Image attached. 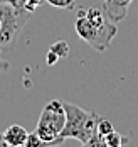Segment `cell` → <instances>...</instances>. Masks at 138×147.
<instances>
[{"instance_id":"obj_13","label":"cell","mask_w":138,"mask_h":147,"mask_svg":"<svg viewBox=\"0 0 138 147\" xmlns=\"http://www.w3.org/2000/svg\"><path fill=\"white\" fill-rule=\"evenodd\" d=\"M57 54H56V53H52V51H51V49H49V53H47V64H49V66H52V64H54V63H57Z\"/></svg>"},{"instance_id":"obj_7","label":"cell","mask_w":138,"mask_h":147,"mask_svg":"<svg viewBox=\"0 0 138 147\" xmlns=\"http://www.w3.org/2000/svg\"><path fill=\"white\" fill-rule=\"evenodd\" d=\"M125 142H128L126 137H123L121 134L118 132H109L108 135H105V147H120L123 146Z\"/></svg>"},{"instance_id":"obj_11","label":"cell","mask_w":138,"mask_h":147,"mask_svg":"<svg viewBox=\"0 0 138 147\" xmlns=\"http://www.w3.org/2000/svg\"><path fill=\"white\" fill-rule=\"evenodd\" d=\"M37 146H41V147H47V144L37 135L35 132H32L27 135V140H25V147H37Z\"/></svg>"},{"instance_id":"obj_16","label":"cell","mask_w":138,"mask_h":147,"mask_svg":"<svg viewBox=\"0 0 138 147\" xmlns=\"http://www.w3.org/2000/svg\"><path fill=\"white\" fill-rule=\"evenodd\" d=\"M0 53H3V49H2V46H0Z\"/></svg>"},{"instance_id":"obj_1","label":"cell","mask_w":138,"mask_h":147,"mask_svg":"<svg viewBox=\"0 0 138 147\" xmlns=\"http://www.w3.org/2000/svg\"><path fill=\"white\" fill-rule=\"evenodd\" d=\"M74 29L77 36L93 49H96L98 53H105L118 32V26L106 17L103 7H88L79 10Z\"/></svg>"},{"instance_id":"obj_9","label":"cell","mask_w":138,"mask_h":147,"mask_svg":"<svg viewBox=\"0 0 138 147\" xmlns=\"http://www.w3.org/2000/svg\"><path fill=\"white\" fill-rule=\"evenodd\" d=\"M96 130H98V134L99 135H108L109 132H113L115 129H113V125H111V122L109 120H106V118H101L99 117V120H98V125H96Z\"/></svg>"},{"instance_id":"obj_2","label":"cell","mask_w":138,"mask_h":147,"mask_svg":"<svg viewBox=\"0 0 138 147\" xmlns=\"http://www.w3.org/2000/svg\"><path fill=\"white\" fill-rule=\"evenodd\" d=\"M66 110V123L62 129V139H76L83 146H88L89 139L96 132L99 115L77 107L76 103L62 102Z\"/></svg>"},{"instance_id":"obj_17","label":"cell","mask_w":138,"mask_h":147,"mask_svg":"<svg viewBox=\"0 0 138 147\" xmlns=\"http://www.w3.org/2000/svg\"><path fill=\"white\" fill-rule=\"evenodd\" d=\"M137 2H138V0H137Z\"/></svg>"},{"instance_id":"obj_6","label":"cell","mask_w":138,"mask_h":147,"mask_svg":"<svg viewBox=\"0 0 138 147\" xmlns=\"http://www.w3.org/2000/svg\"><path fill=\"white\" fill-rule=\"evenodd\" d=\"M0 135H2L3 146H7V147H25V140H27L29 132H27L22 125H10L7 130H3Z\"/></svg>"},{"instance_id":"obj_4","label":"cell","mask_w":138,"mask_h":147,"mask_svg":"<svg viewBox=\"0 0 138 147\" xmlns=\"http://www.w3.org/2000/svg\"><path fill=\"white\" fill-rule=\"evenodd\" d=\"M64 123H66V110H64L62 100H52L42 108L34 132L46 142L47 147L59 146L64 142V139L61 137Z\"/></svg>"},{"instance_id":"obj_12","label":"cell","mask_w":138,"mask_h":147,"mask_svg":"<svg viewBox=\"0 0 138 147\" xmlns=\"http://www.w3.org/2000/svg\"><path fill=\"white\" fill-rule=\"evenodd\" d=\"M46 2L57 9H73L76 3V0H46Z\"/></svg>"},{"instance_id":"obj_5","label":"cell","mask_w":138,"mask_h":147,"mask_svg":"<svg viewBox=\"0 0 138 147\" xmlns=\"http://www.w3.org/2000/svg\"><path fill=\"white\" fill-rule=\"evenodd\" d=\"M133 0H105L103 2V10L109 20H113L115 24L121 22L128 14V9L131 5Z\"/></svg>"},{"instance_id":"obj_14","label":"cell","mask_w":138,"mask_h":147,"mask_svg":"<svg viewBox=\"0 0 138 147\" xmlns=\"http://www.w3.org/2000/svg\"><path fill=\"white\" fill-rule=\"evenodd\" d=\"M9 66H10V64H9V63H7L5 59L0 58V73H5V71L9 69Z\"/></svg>"},{"instance_id":"obj_10","label":"cell","mask_w":138,"mask_h":147,"mask_svg":"<svg viewBox=\"0 0 138 147\" xmlns=\"http://www.w3.org/2000/svg\"><path fill=\"white\" fill-rule=\"evenodd\" d=\"M41 2H42V0H17L14 5L22 7V9L29 10V12H34V10H37V7L41 5Z\"/></svg>"},{"instance_id":"obj_15","label":"cell","mask_w":138,"mask_h":147,"mask_svg":"<svg viewBox=\"0 0 138 147\" xmlns=\"http://www.w3.org/2000/svg\"><path fill=\"white\" fill-rule=\"evenodd\" d=\"M0 2H7V3H15L17 0H0Z\"/></svg>"},{"instance_id":"obj_3","label":"cell","mask_w":138,"mask_h":147,"mask_svg":"<svg viewBox=\"0 0 138 147\" xmlns=\"http://www.w3.org/2000/svg\"><path fill=\"white\" fill-rule=\"evenodd\" d=\"M32 12L14 3L0 2V46L3 51H12L24 26L29 22Z\"/></svg>"},{"instance_id":"obj_8","label":"cell","mask_w":138,"mask_h":147,"mask_svg":"<svg viewBox=\"0 0 138 147\" xmlns=\"http://www.w3.org/2000/svg\"><path fill=\"white\" fill-rule=\"evenodd\" d=\"M52 53H56L57 54V58H66L67 54H69V44L66 42V41H57V42H54V44L49 47Z\"/></svg>"}]
</instances>
